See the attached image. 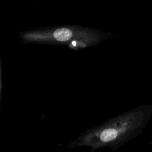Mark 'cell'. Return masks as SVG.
<instances>
[{
    "instance_id": "obj_1",
    "label": "cell",
    "mask_w": 152,
    "mask_h": 152,
    "mask_svg": "<svg viewBox=\"0 0 152 152\" xmlns=\"http://www.w3.org/2000/svg\"><path fill=\"white\" fill-rule=\"evenodd\" d=\"M72 36V32L68 28H59L55 31L53 33L54 38L61 42H64L68 40Z\"/></svg>"
},
{
    "instance_id": "obj_2",
    "label": "cell",
    "mask_w": 152,
    "mask_h": 152,
    "mask_svg": "<svg viewBox=\"0 0 152 152\" xmlns=\"http://www.w3.org/2000/svg\"><path fill=\"white\" fill-rule=\"evenodd\" d=\"M117 135L118 132L115 129H106L102 132L100 139L103 141L107 142L115 139Z\"/></svg>"
}]
</instances>
